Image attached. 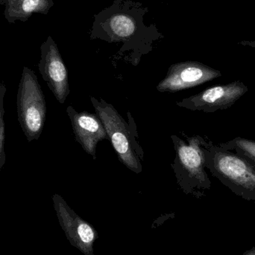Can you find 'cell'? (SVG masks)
I'll list each match as a JSON object with an SVG mask.
<instances>
[{"mask_svg":"<svg viewBox=\"0 0 255 255\" xmlns=\"http://www.w3.org/2000/svg\"><path fill=\"white\" fill-rule=\"evenodd\" d=\"M147 9L130 0H115L111 7L96 15L91 38L110 43H124L121 49H146L158 38V31L146 26L143 16Z\"/></svg>","mask_w":255,"mask_h":255,"instance_id":"1","label":"cell"},{"mask_svg":"<svg viewBox=\"0 0 255 255\" xmlns=\"http://www.w3.org/2000/svg\"><path fill=\"white\" fill-rule=\"evenodd\" d=\"M205 158L206 168L213 176L237 196L255 202V169L253 163L211 142L205 148Z\"/></svg>","mask_w":255,"mask_h":255,"instance_id":"2","label":"cell"},{"mask_svg":"<svg viewBox=\"0 0 255 255\" xmlns=\"http://www.w3.org/2000/svg\"><path fill=\"white\" fill-rule=\"evenodd\" d=\"M17 119L28 142L41 136L46 118V103L37 76L24 67L16 96Z\"/></svg>","mask_w":255,"mask_h":255,"instance_id":"3","label":"cell"},{"mask_svg":"<svg viewBox=\"0 0 255 255\" xmlns=\"http://www.w3.org/2000/svg\"><path fill=\"white\" fill-rule=\"evenodd\" d=\"M91 99L96 114L103 121L107 132L108 139L112 142L120 161L131 172L140 173L142 165L133 149L130 131L125 120L112 104L103 99L97 100L94 97Z\"/></svg>","mask_w":255,"mask_h":255,"instance_id":"4","label":"cell"},{"mask_svg":"<svg viewBox=\"0 0 255 255\" xmlns=\"http://www.w3.org/2000/svg\"><path fill=\"white\" fill-rule=\"evenodd\" d=\"M248 91L249 88L244 82L237 80L207 88L177 102L176 105L191 111L215 112L232 107Z\"/></svg>","mask_w":255,"mask_h":255,"instance_id":"5","label":"cell"},{"mask_svg":"<svg viewBox=\"0 0 255 255\" xmlns=\"http://www.w3.org/2000/svg\"><path fill=\"white\" fill-rule=\"evenodd\" d=\"M52 201L60 226L70 244L85 255H94V245L99 238L94 226L76 214L59 195H54Z\"/></svg>","mask_w":255,"mask_h":255,"instance_id":"6","label":"cell"},{"mask_svg":"<svg viewBox=\"0 0 255 255\" xmlns=\"http://www.w3.org/2000/svg\"><path fill=\"white\" fill-rule=\"evenodd\" d=\"M37 67L56 100L64 104L70 94L68 72L58 46L51 36L40 46Z\"/></svg>","mask_w":255,"mask_h":255,"instance_id":"7","label":"cell"},{"mask_svg":"<svg viewBox=\"0 0 255 255\" xmlns=\"http://www.w3.org/2000/svg\"><path fill=\"white\" fill-rule=\"evenodd\" d=\"M222 76L221 71L196 61L172 64L166 76L157 85L160 92L175 93L193 88Z\"/></svg>","mask_w":255,"mask_h":255,"instance_id":"8","label":"cell"},{"mask_svg":"<svg viewBox=\"0 0 255 255\" xmlns=\"http://www.w3.org/2000/svg\"><path fill=\"white\" fill-rule=\"evenodd\" d=\"M188 143L184 141L177 142L176 151L181 169L185 172L192 185L199 190L211 188V183L205 172V148L210 142L200 136L189 138Z\"/></svg>","mask_w":255,"mask_h":255,"instance_id":"9","label":"cell"},{"mask_svg":"<svg viewBox=\"0 0 255 255\" xmlns=\"http://www.w3.org/2000/svg\"><path fill=\"white\" fill-rule=\"evenodd\" d=\"M71 121L75 139L85 152L97 158L96 150L99 142L108 139L107 132L103 121L97 114L88 112H77L72 106L67 109Z\"/></svg>","mask_w":255,"mask_h":255,"instance_id":"10","label":"cell"},{"mask_svg":"<svg viewBox=\"0 0 255 255\" xmlns=\"http://www.w3.org/2000/svg\"><path fill=\"white\" fill-rule=\"evenodd\" d=\"M4 6V16L10 24L25 22L34 13L48 14L54 6V0H0Z\"/></svg>","mask_w":255,"mask_h":255,"instance_id":"11","label":"cell"},{"mask_svg":"<svg viewBox=\"0 0 255 255\" xmlns=\"http://www.w3.org/2000/svg\"><path fill=\"white\" fill-rule=\"evenodd\" d=\"M221 148L233 151L252 163H255V140L237 137L220 144Z\"/></svg>","mask_w":255,"mask_h":255,"instance_id":"12","label":"cell"},{"mask_svg":"<svg viewBox=\"0 0 255 255\" xmlns=\"http://www.w3.org/2000/svg\"><path fill=\"white\" fill-rule=\"evenodd\" d=\"M5 93V85L0 82V172L4 165L5 164L6 161L5 151H4L5 124H4V98Z\"/></svg>","mask_w":255,"mask_h":255,"instance_id":"13","label":"cell"},{"mask_svg":"<svg viewBox=\"0 0 255 255\" xmlns=\"http://www.w3.org/2000/svg\"><path fill=\"white\" fill-rule=\"evenodd\" d=\"M240 44L244 45V46H251V47L255 49V40H243L240 43Z\"/></svg>","mask_w":255,"mask_h":255,"instance_id":"14","label":"cell"},{"mask_svg":"<svg viewBox=\"0 0 255 255\" xmlns=\"http://www.w3.org/2000/svg\"><path fill=\"white\" fill-rule=\"evenodd\" d=\"M244 255H255V248L252 249L251 250L246 252L244 254Z\"/></svg>","mask_w":255,"mask_h":255,"instance_id":"15","label":"cell"},{"mask_svg":"<svg viewBox=\"0 0 255 255\" xmlns=\"http://www.w3.org/2000/svg\"><path fill=\"white\" fill-rule=\"evenodd\" d=\"M248 161H249V160H248ZM250 163H252V162H250ZM253 163V166H254V167L255 169V163Z\"/></svg>","mask_w":255,"mask_h":255,"instance_id":"16","label":"cell"}]
</instances>
